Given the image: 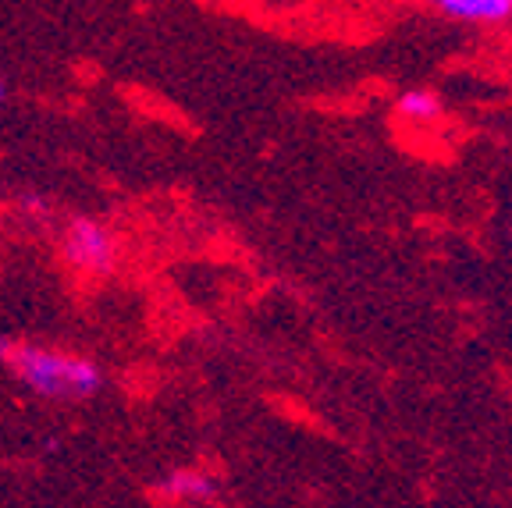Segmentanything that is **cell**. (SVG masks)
<instances>
[{
	"mask_svg": "<svg viewBox=\"0 0 512 508\" xmlns=\"http://www.w3.org/2000/svg\"><path fill=\"white\" fill-rule=\"evenodd\" d=\"M0 359L36 395L86 398L100 388V366L86 356H75V352H54L22 342H0Z\"/></svg>",
	"mask_w": 512,
	"mask_h": 508,
	"instance_id": "1",
	"label": "cell"
},
{
	"mask_svg": "<svg viewBox=\"0 0 512 508\" xmlns=\"http://www.w3.org/2000/svg\"><path fill=\"white\" fill-rule=\"evenodd\" d=\"M61 256L68 267L86 274V278H104V274L114 270V263H118V246H114V235L100 221L75 217L64 228Z\"/></svg>",
	"mask_w": 512,
	"mask_h": 508,
	"instance_id": "2",
	"label": "cell"
},
{
	"mask_svg": "<svg viewBox=\"0 0 512 508\" xmlns=\"http://www.w3.org/2000/svg\"><path fill=\"white\" fill-rule=\"evenodd\" d=\"M434 4L459 22H505V18H512V0H434Z\"/></svg>",
	"mask_w": 512,
	"mask_h": 508,
	"instance_id": "3",
	"label": "cell"
},
{
	"mask_svg": "<svg viewBox=\"0 0 512 508\" xmlns=\"http://www.w3.org/2000/svg\"><path fill=\"white\" fill-rule=\"evenodd\" d=\"M399 114L409 121H434L441 114V100L427 89H413V93L399 96Z\"/></svg>",
	"mask_w": 512,
	"mask_h": 508,
	"instance_id": "4",
	"label": "cell"
},
{
	"mask_svg": "<svg viewBox=\"0 0 512 508\" xmlns=\"http://www.w3.org/2000/svg\"><path fill=\"white\" fill-rule=\"evenodd\" d=\"M171 491H175L178 498H207L210 480L203 477V473H178V477H171Z\"/></svg>",
	"mask_w": 512,
	"mask_h": 508,
	"instance_id": "5",
	"label": "cell"
},
{
	"mask_svg": "<svg viewBox=\"0 0 512 508\" xmlns=\"http://www.w3.org/2000/svg\"><path fill=\"white\" fill-rule=\"evenodd\" d=\"M0 100H4V86H0Z\"/></svg>",
	"mask_w": 512,
	"mask_h": 508,
	"instance_id": "6",
	"label": "cell"
}]
</instances>
